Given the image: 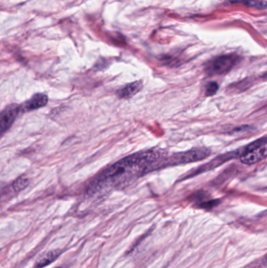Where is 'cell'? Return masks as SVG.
<instances>
[{"label":"cell","instance_id":"cell-1","mask_svg":"<svg viewBox=\"0 0 267 268\" xmlns=\"http://www.w3.org/2000/svg\"><path fill=\"white\" fill-rule=\"evenodd\" d=\"M166 154L163 150L151 149L128 156L97 176L91 183L87 191L96 194L105 188L119 187L134 177L157 170L158 163L164 159Z\"/></svg>","mask_w":267,"mask_h":268},{"label":"cell","instance_id":"cell-2","mask_svg":"<svg viewBox=\"0 0 267 268\" xmlns=\"http://www.w3.org/2000/svg\"><path fill=\"white\" fill-rule=\"evenodd\" d=\"M210 154H211V150L207 147H194L184 152L173 154L170 158H165L163 161L159 163L157 169L168 166H178L196 163L208 158Z\"/></svg>","mask_w":267,"mask_h":268},{"label":"cell","instance_id":"cell-3","mask_svg":"<svg viewBox=\"0 0 267 268\" xmlns=\"http://www.w3.org/2000/svg\"><path fill=\"white\" fill-rule=\"evenodd\" d=\"M241 58L235 53L221 55L207 62L204 71L208 76L224 75L232 70L239 63Z\"/></svg>","mask_w":267,"mask_h":268},{"label":"cell","instance_id":"cell-4","mask_svg":"<svg viewBox=\"0 0 267 268\" xmlns=\"http://www.w3.org/2000/svg\"><path fill=\"white\" fill-rule=\"evenodd\" d=\"M267 156V137H261L246 147L241 148L240 160L246 165H252Z\"/></svg>","mask_w":267,"mask_h":268},{"label":"cell","instance_id":"cell-5","mask_svg":"<svg viewBox=\"0 0 267 268\" xmlns=\"http://www.w3.org/2000/svg\"><path fill=\"white\" fill-rule=\"evenodd\" d=\"M21 111V106L16 104V103H12L3 110L1 115H0V131H1V134H4L6 131L11 128Z\"/></svg>","mask_w":267,"mask_h":268},{"label":"cell","instance_id":"cell-6","mask_svg":"<svg viewBox=\"0 0 267 268\" xmlns=\"http://www.w3.org/2000/svg\"><path fill=\"white\" fill-rule=\"evenodd\" d=\"M48 102V96L44 93H36L32 96V98L27 100L26 102L21 105V111L23 112H29L40 109L46 105Z\"/></svg>","mask_w":267,"mask_h":268},{"label":"cell","instance_id":"cell-7","mask_svg":"<svg viewBox=\"0 0 267 268\" xmlns=\"http://www.w3.org/2000/svg\"><path fill=\"white\" fill-rule=\"evenodd\" d=\"M62 251L51 250L42 254L39 259H37L34 265L33 268H42L48 266L55 261L60 255L62 254Z\"/></svg>","mask_w":267,"mask_h":268},{"label":"cell","instance_id":"cell-8","mask_svg":"<svg viewBox=\"0 0 267 268\" xmlns=\"http://www.w3.org/2000/svg\"><path fill=\"white\" fill-rule=\"evenodd\" d=\"M141 89L142 83L140 82H134L124 86L123 89H119L118 96L120 98H129L140 91Z\"/></svg>","mask_w":267,"mask_h":268},{"label":"cell","instance_id":"cell-9","mask_svg":"<svg viewBox=\"0 0 267 268\" xmlns=\"http://www.w3.org/2000/svg\"><path fill=\"white\" fill-rule=\"evenodd\" d=\"M232 3L241 4L245 7L258 10V11L267 10L266 0H234Z\"/></svg>","mask_w":267,"mask_h":268},{"label":"cell","instance_id":"cell-10","mask_svg":"<svg viewBox=\"0 0 267 268\" xmlns=\"http://www.w3.org/2000/svg\"><path fill=\"white\" fill-rule=\"evenodd\" d=\"M28 179L26 177H20L18 180L14 181V184H13V188H14V191L18 192V191H22L24 188H26L27 186L28 185Z\"/></svg>","mask_w":267,"mask_h":268},{"label":"cell","instance_id":"cell-11","mask_svg":"<svg viewBox=\"0 0 267 268\" xmlns=\"http://www.w3.org/2000/svg\"><path fill=\"white\" fill-rule=\"evenodd\" d=\"M218 83H216V82H211V83H208L207 86H206V96H211L213 95H215L217 93V91H218Z\"/></svg>","mask_w":267,"mask_h":268},{"label":"cell","instance_id":"cell-12","mask_svg":"<svg viewBox=\"0 0 267 268\" xmlns=\"http://www.w3.org/2000/svg\"><path fill=\"white\" fill-rule=\"evenodd\" d=\"M220 203V199L209 200V201H206V202L200 204L199 207L200 208H205V209H211V208L217 206Z\"/></svg>","mask_w":267,"mask_h":268},{"label":"cell","instance_id":"cell-13","mask_svg":"<svg viewBox=\"0 0 267 268\" xmlns=\"http://www.w3.org/2000/svg\"><path fill=\"white\" fill-rule=\"evenodd\" d=\"M263 263H265V265H267V255L264 257Z\"/></svg>","mask_w":267,"mask_h":268},{"label":"cell","instance_id":"cell-14","mask_svg":"<svg viewBox=\"0 0 267 268\" xmlns=\"http://www.w3.org/2000/svg\"><path fill=\"white\" fill-rule=\"evenodd\" d=\"M58 268H61V267H58Z\"/></svg>","mask_w":267,"mask_h":268}]
</instances>
